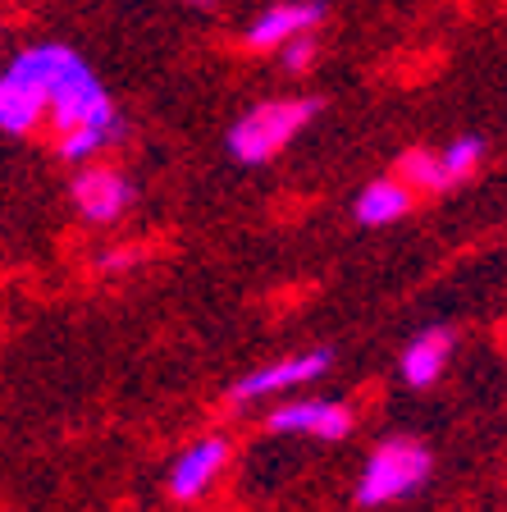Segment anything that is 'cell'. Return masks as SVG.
Returning <instances> with one entry per match:
<instances>
[{"instance_id":"6da1fadb","label":"cell","mask_w":507,"mask_h":512,"mask_svg":"<svg viewBox=\"0 0 507 512\" xmlns=\"http://www.w3.org/2000/svg\"><path fill=\"white\" fill-rule=\"evenodd\" d=\"M430 471H434V453L421 439H407V435L380 439L375 453L366 458V467H361L357 503L361 508H384V503L412 499L430 480Z\"/></svg>"},{"instance_id":"7a4b0ae2","label":"cell","mask_w":507,"mask_h":512,"mask_svg":"<svg viewBox=\"0 0 507 512\" xmlns=\"http://www.w3.org/2000/svg\"><path fill=\"white\" fill-rule=\"evenodd\" d=\"M316 110H320V101H311V96H279V101L252 106L229 128L233 160H243V165H265V160H275L279 151L316 119Z\"/></svg>"},{"instance_id":"3957f363","label":"cell","mask_w":507,"mask_h":512,"mask_svg":"<svg viewBox=\"0 0 507 512\" xmlns=\"http://www.w3.org/2000/svg\"><path fill=\"white\" fill-rule=\"evenodd\" d=\"M329 366H334V352L329 348H311V352L279 357V362H265V366H256V371H247L243 380H233L229 403L243 407V403H265V398L293 394V389H302V384L320 380Z\"/></svg>"},{"instance_id":"277c9868","label":"cell","mask_w":507,"mask_h":512,"mask_svg":"<svg viewBox=\"0 0 507 512\" xmlns=\"http://www.w3.org/2000/svg\"><path fill=\"white\" fill-rule=\"evenodd\" d=\"M352 407L338 403V398H288L284 407L265 416V430L270 435H307L320 444H338V439L352 435Z\"/></svg>"},{"instance_id":"5b68a950","label":"cell","mask_w":507,"mask_h":512,"mask_svg":"<svg viewBox=\"0 0 507 512\" xmlns=\"http://www.w3.org/2000/svg\"><path fill=\"white\" fill-rule=\"evenodd\" d=\"M229 458H233V444H229L224 435H201V439H192V444L183 448L179 458L169 462V476H165L169 499L197 503L201 494H211L215 480H220L224 467H229Z\"/></svg>"},{"instance_id":"8992f818","label":"cell","mask_w":507,"mask_h":512,"mask_svg":"<svg viewBox=\"0 0 507 512\" xmlns=\"http://www.w3.org/2000/svg\"><path fill=\"white\" fill-rule=\"evenodd\" d=\"M133 202V188L110 165H83L74 179V206L87 224H115Z\"/></svg>"},{"instance_id":"52a82bcc","label":"cell","mask_w":507,"mask_h":512,"mask_svg":"<svg viewBox=\"0 0 507 512\" xmlns=\"http://www.w3.org/2000/svg\"><path fill=\"white\" fill-rule=\"evenodd\" d=\"M320 19H325V5H320V0H284V5H270V10H261L252 19L247 46H252V51H284L288 42L307 37Z\"/></svg>"},{"instance_id":"ba28073f","label":"cell","mask_w":507,"mask_h":512,"mask_svg":"<svg viewBox=\"0 0 507 512\" xmlns=\"http://www.w3.org/2000/svg\"><path fill=\"white\" fill-rule=\"evenodd\" d=\"M46 115H51V101H46L42 87L32 83V78H23L19 69H5V74H0V133L23 138V133H32Z\"/></svg>"},{"instance_id":"9c48e42d","label":"cell","mask_w":507,"mask_h":512,"mask_svg":"<svg viewBox=\"0 0 507 512\" xmlns=\"http://www.w3.org/2000/svg\"><path fill=\"white\" fill-rule=\"evenodd\" d=\"M448 362H453V330H425L402 348L398 375L407 389H430L448 371Z\"/></svg>"},{"instance_id":"30bf717a","label":"cell","mask_w":507,"mask_h":512,"mask_svg":"<svg viewBox=\"0 0 507 512\" xmlns=\"http://www.w3.org/2000/svg\"><path fill=\"white\" fill-rule=\"evenodd\" d=\"M352 211H357V220L366 224V229H380V224H393V220H402V215L412 211V188H407L398 174L375 179V183L361 188V197H357Z\"/></svg>"},{"instance_id":"8fae6325","label":"cell","mask_w":507,"mask_h":512,"mask_svg":"<svg viewBox=\"0 0 507 512\" xmlns=\"http://www.w3.org/2000/svg\"><path fill=\"white\" fill-rule=\"evenodd\" d=\"M124 133V119H96V124H83V128H69V133H60L55 138V147H60V160H69V165H87V160L96 156V151H106L110 142Z\"/></svg>"},{"instance_id":"7c38bea8","label":"cell","mask_w":507,"mask_h":512,"mask_svg":"<svg viewBox=\"0 0 507 512\" xmlns=\"http://www.w3.org/2000/svg\"><path fill=\"white\" fill-rule=\"evenodd\" d=\"M398 179L407 183V188H421V192H448V174H444V160H439V151H407V156L398 160Z\"/></svg>"},{"instance_id":"4fadbf2b","label":"cell","mask_w":507,"mask_h":512,"mask_svg":"<svg viewBox=\"0 0 507 512\" xmlns=\"http://www.w3.org/2000/svg\"><path fill=\"white\" fill-rule=\"evenodd\" d=\"M480 156H485V142L480 138H457L448 142L444 151H439V160H444V174H448V188H457L462 179H471L480 165Z\"/></svg>"},{"instance_id":"5bb4252c","label":"cell","mask_w":507,"mask_h":512,"mask_svg":"<svg viewBox=\"0 0 507 512\" xmlns=\"http://www.w3.org/2000/svg\"><path fill=\"white\" fill-rule=\"evenodd\" d=\"M279 55H284L288 74H307L311 64H316V42H311V37H297V42H288Z\"/></svg>"},{"instance_id":"9a60e30c","label":"cell","mask_w":507,"mask_h":512,"mask_svg":"<svg viewBox=\"0 0 507 512\" xmlns=\"http://www.w3.org/2000/svg\"><path fill=\"white\" fill-rule=\"evenodd\" d=\"M133 261H138V252L119 247V252H101V256H96V270H128Z\"/></svg>"},{"instance_id":"2e32d148","label":"cell","mask_w":507,"mask_h":512,"mask_svg":"<svg viewBox=\"0 0 507 512\" xmlns=\"http://www.w3.org/2000/svg\"><path fill=\"white\" fill-rule=\"evenodd\" d=\"M192 5H211V0H192Z\"/></svg>"}]
</instances>
